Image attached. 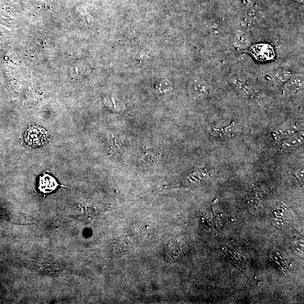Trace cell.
<instances>
[{"label": "cell", "instance_id": "obj_4", "mask_svg": "<svg viewBox=\"0 0 304 304\" xmlns=\"http://www.w3.org/2000/svg\"><path fill=\"white\" fill-rule=\"evenodd\" d=\"M157 152L151 148H146L140 152V157L144 162L148 163L156 162L159 158Z\"/></svg>", "mask_w": 304, "mask_h": 304}, {"label": "cell", "instance_id": "obj_5", "mask_svg": "<svg viewBox=\"0 0 304 304\" xmlns=\"http://www.w3.org/2000/svg\"><path fill=\"white\" fill-rule=\"evenodd\" d=\"M234 45L239 48H246L250 45V40L246 34L239 32L235 36Z\"/></svg>", "mask_w": 304, "mask_h": 304}, {"label": "cell", "instance_id": "obj_6", "mask_svg": "<svg viewBox=\"0 0 304 304\" xmlns=\"http://www.w3.org/2000/svg\"><path fill=\"white\" fill-rule=\"evenodd\" d=\"M302 86L303 79L301 77H295L288 82L285 85V89L288 92H292L301 89Z\"/></svg>", "mask_w": 304, "mask_h": 304}, {"label": "cell", "instance_id": "obj_9", "mask_svg": "<svg viewBox=\"0 0 304 304\" xmlns=\"http://www.w3.org/2000/svg\"><path fill=\"white\" fill-rule=\"evenodd\" d=\"M293 1L299 3H301V4L303 3V0H293Z\"/></svg>", "mask_w": 304, "mask_h": 304}, {"label": "cell", "instance_id": "obj_2", "mask_svg": "<svg viewBox=\"0 0 304 304\" xmlns=\"http://www.w3.org/2000/svg\"><path fill=\"white\" fill-rule=\"evenodd\" d=\"M252 55L258 61H266L273 59L274 53L273 48L269 45L258 44L254 45L251 49Z\"/></svg>", "mask_w": 304, "mask_h": 304}, {"label": "cell", "instance_id": "obj_3", "mask_svg": "<svg viewBox=\"0 0 304 304\" xmlns=\"http://www.w3.org/2000/svg\"><path fill=\"white\" fill-rule=\"evenodd\" d=\"M60 186L57 180L51 175L44 174L39 177L38 188L43 193H50L56 190Z\"/></svg>", "mask_w": 304, "mask_h": 304}, {"label": "cell", "instance_id": "obj_8", "mask_svg": "<svg viewBox=\"0 0 304 304\" xmlns=\"http://www.w3.org/2000/svg\"><path fill=\"white\" fill-rule=\"evenodd\" d=\"M193 92L198 96H203L207 93V87L201 83H196L192 85Z\"/></svg>", "mask_w": 304, "mask_h": 304}, {"label": "cell", "instance_id": "obj_7", "mask_svg": "<svg viewBox=\"0 0 304 304\" xmlns=\"http://www.w3.org/2000/svg\"><path fill=\"white\" fill-rule=\"evenodd\" d=\"M291 77V73L286 70H280L275 72L273 75L274 80L276 83H282L287 81Z\"/></svg>", "mask_w": 304, "mask_h": 304}, {"label": "cell", "instance_id": "obj_1", "mask_svg": "<svg viewBox=\"0 0 304 304\" xmlns=\"http://www.w3.org/2000/svg\"><path fill=\"white\" fill-rule=\"evenodd\" d=\"M49 140L48 131L39 126H31L25 133V141L30 148L42 147Z\"/></svg>", "mask_w": 304, "mask_h": 304}]
</instances>
